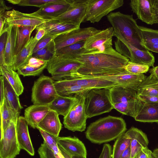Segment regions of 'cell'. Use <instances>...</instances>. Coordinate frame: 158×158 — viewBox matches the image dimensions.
Listing matches in <instances>:
<instances>
[{
    "label": "cell",
    "mask_w": 158,
    "mask_h": 158,
    "mask_svg": "<svg viewBox=\"0 0 158 158\" xmlns=\"http://www.w3.org/2000/svg\"><path fill=\"white\" fill-rule=\"evenodd\" d=\"M47 62V61L42 60L35 57L32 56L29 60L27 64L29 65L40 67L43 65Z\"/></svg>",
    "instance_id": "c3c4849f"
},
{
    "label": "cell",
    "mask_w": 158,
    "mask_h": 158,
    "mask_svg": "<svg viewBox=\"0 0 158 158\" xmlns=\"http://www.w3.org/2000/svg\"><path fill=\"white\" fill-rule=\"evenodd\" d=\"M56 54L53 40L45 47L33 53L32 57L48 61Z\"/></svg>",
    "instance_id": "74e56055"
},
{
    "label": "cell",
    "mask_w": 158,
    "mask_h": 158,
    "mask_svg": "<svg viewBox=\"0 0 158 158\" xmlns=\"http://www.w3.org/2000/svg\"><path fill=\"white\" fill-rule=\"evenodd\" d=\"M72 158H86V156H72Z\"/></svg>",
    "instance_id": "680465c9"
},
{
    "label": "cell",
    "mask_w": 158,
    "mask_h": 158,
    "mask_svg": "<svg viewBox=\"0 0 158 158\" xmlns=\"http://www.w3.org/2000/svg\"><path fill=\"white\" fill-rule=\"evenodd\" d=\"M1 113L0 139L3 136V132L9 125L11 121L16 123L19 116L20 112H18L10 107L5 99L0 105Z\"/></svg>",
    "instance_id": "f1b7e54d"
},
{
    "label": "cell",
    "mask_w": 158,
    "mask_h": 158,
    "mask_svg": "<svg viewBox=\"0 0 158 158\" xmlns=\"http://www.w3.org/2000/svg\"><path fill=\"white\" fill-rule=\"evenodd\" d=\"M38 41L33 36L19 54L15 57L11 67L15 71L27 64L32 56L34 49Z\"/></svg>",
    "instance_id": "83f0119b"
},
{
    "label": "cell",
    "mask_w": 158,
    "mask_h": 158,
    "mask_svg": "<svg viewBox=\"0 0 158 158\" xmlns=\"http://www.w3.org/2000/svg\"><path fill=\"white\" fill-rule=\"evenodd\" d=\"M125 133L131 140V158H133L143 148H148L149 142L148 137L141 130L131 127Z\"/></svg>",
    "instance_id": "44dd1931"
},
{
    "label": "cell",
    "mask_w": 158,
    "mask_h": 158,
    "mask_svg": "<svg viewBox=\"0 0 158 158\" xmlns=\"http://www.w3.org/2000/svg\"><path fill=\"white\" fill-rule=\"evenodd\" d=\"M0 105L2 104L4 99L3 79L2 75L0 77Z\"/></svg>",
    "instance_id": "f907efd6"
},
{
    "label": "cell",
    "mask_w": 158,
    "mask_h": 158,
    "mask_svg": "<svg viewBox=\"0 0 158 158\" xmlns=\"http://www.w3.org/2000/svg\"><path fill=\"white\" fill-rule=\"evenodd\" d=\"M57 0H7L9 3L21 6H34L40 8Z\"/></svg>",
    "instance_id": "ab89813d"
},
{
    "label": "cell",
    "mask_w": 158,
    "mask_h": 158,
    "mask_svg": "<svg viewBox=\"0 0 158 158\" xmlns=\"http://www.w3.org/2000/svg\"><path fill=\"white\" fill-rule=\"evenodd\" d=\"M59 115L56 112L50 110L38 124L36 128L55 136H59L62 127Z\"/></svg>",
    "instance_id": "7402d4cb"
},
{
    "label": "cell",
    "mask_w": 158,
    "mask_h": 158,
    "mask_svg": "<svg viewBox=\"0 0 158 158\" xmlns=\"http://www.w3.org/2000/svg\"><path fill=\"white\" fill-rule=\"evenodd\" d=\"M38 152L40 158H56L44 141L39 148Z\"/></svg>",
    "instance_id": "ee69618b"
},
{
    "label": "cell",
    "mask_w": 158,
    "mask_h": 158,
    "mask_svg": "<svg viewBox=\"0 0 158 158\" xmlns=\"http://www.w3.org/2000/svg\"><path fill=\"white\" fill-rule=\"evenodd\" d=\"M73 0H57L55 2L46 4L37 11L30 14L48 21L64 13Z\"/></svg>",
    "instance_id": "9a60e30c"
},
{
    "label": "cell",
    "mask_w": 158,
    "mask_h": 158,
    "mask_svg": "<svg viewBox=\"0 0 158 158\" xmlns=\"http://www.w3.org/2000/svg\"><path fill=\"white\" fill-rule=\"evenodd\" d=\"M37 27L44 28L47 35H58L80 27L69 22L53 20L47 21Z\"/></svg>",
    "instance_id": "cb8c5ba5"
},
{
    "label": "cell",
    "mask_w": 158,
    "mask_h": 158,
    "mask_svg": "<svg viewBox=\"0 0 158 158\" xmlns=\"http://www.w3.org/2000/svg\"><path fill=\"white\" fill-rule=\"evenodd\" d=\"M83 63L78 74L89 76L116 74L127 72L125 67L129 60L115 49L108 53H85L75 58Z\"/></svg>",
    "instance_id": "6da1fadb"
},
{
    "label": "cell",
    "mask_w": 158,
    "mask_h": 158,
    "mask_svg": "<svg viewBox=\"0 0 158 158\" xmlns=\"http://www.w3.org/2000/svg\"><path fill=\"white\" fill-rule=\"evenodd\" d=\"M138 98L143 103L158 102V97L137 95Z\"/></svg>",
    "instance_id": "bcb514c9"
},
{
    "label": "cell",
    "mask_w": 158,
    "mask_h": 158,
    "mask_svg": "<svg viewBox=\"0 0 158 158\" xmlns=\"http://www.w3.org/2000/svg\"><path fill=\"white\" fill-rule=\"evenodd\" d=\"M139 27L142 34L143 46L145 44L158 43V30L139 26Z\"/></svg>",
    "instance_id": "f35d334b"
},
{
    "label": "cell",
    "mask_w": 158,
    "mask_h": 158,
    "mask_svg": "<svg viewBox=\"0 0 158 158\" xmlns=\"http://www.w3.org/2000/svg\"><path fill=\"white\" fill-rule=\"evenodd\" d=\"M89 90L74 95L76 100L67 115L64 118L63 124L68 130L80 132L85 130L88 118L85 113V102Z\"/></svg>",
    "instance_id": "8992f818"
},
{
    "label": "cell",
    "mask_w": 158,
    "mask_h": 158,
    "mask_svg": "<svg viewBox=\"0 0 158 158\" xmlns=\"http://www.w3.org/2000/svg\"><path fill=\"white\" fill-rule=\"evenodd\" d=\"M58 146L60 149V150L64 158H72V157L70 155H69V154L67 153L61 147H60L59 146Z\"/></svg>",
    "instance_id": "11a10c76"
},
{
    "label": "cell",
    "mask_w": 158,
    "mask_h": 158,
    "mask_svg": "<svg viewBox=\"0 0 158 158\" xmlns=\"http://www.w3.org/2000/svg\"><path fill=\"white\" fill-rule=\"evenodd\" d=\"M114 35V29L111 27L89 37L85 41V53H108L114 51L112 47Z\"/></svg>",
    "instance_id": "30bf717a"
},
{
    "label": "cell",
    "mask_w": 158,
    "mask_h": 158,
    "mask_svg": "<svg viewBox=\"0 0 158 158\" xmlns=\"http://www.w3.org/2000/svg\"><path fill=\"white\" fill-rule=\"evenodd\" d=\"M126 130V123L123 118L109 115L91 123L85 134L92 143L100 144L117 139Z\"/></svg>",
    "instance_id": "7a4b0ae2"
},
{
    "label": "cell",
    "mask_w": 158,
    "mask_h": 158,
    "mask_svg": "<svg viewBox=\"0 0 158 158\" xmlns=\"http://www.w3.org/2000/svg\"><path fill=\"white\" fill-rule=\"evenodd\" d=\"M149 67L143 64L129 61L125 67V70L128 73L134 74H142L147 73Z\"/></svg>",
    "instance_id": "60d3db41"
},
{
    "label": "cell",
    "mask_w": 158,
    "mask_h": 158,
    "mask_svg": "<svg viewBox=\"0 0 158 158\" xmlns=\"http://www.w3.org/2000/svg\"><path fill=\"white\" fill-rule=\"evenodd\" d=\"M47 65V62L40 67L29 65L27 64L18 68L17 73L24 77L37 76L40 75L46 68Z\"/></svg>",
    "instance_id": "8d00e7d4"
},
{
    "label": "cell",
    "mask_w": 158,
    "mask_h": 158,
    "mask_svg": "<svg viewBox=\"0 0 158 158\" xmlns=\"http://www.w3.org/2000/svg\"><path fill=\"white\" fill-rule=\"evenodd\" d=\"M154 24H158V0H152Z\"/></svg>",
    "instance_id": "681fc988"
},
{
    "label": "cell",
    "mask_w": 158,
    "mask_h": 158,
    "mask_svg": "<svg viewBox=\"0 0 158 158\" xmlns=\"http://www.w3.org/2000/svg\"><path fill=\"white\" fill-rule=\"evenodd\" d=\"M8 25L5 27L0 34V66L5 65V49L8 36Z\"/></svg>",
    "instance_id": "b9f144b4"
},
{
    "label": "cell",
    "mask_w": 158,
    "mask_h": 158,
    "mask_svg": "<svg viewBox=\"0 0 158 158\" xmlns=\"http://www.w3.org/2000/svg\"><path fill=\"white\" fill-rule=\"evenodd\" d=\"M76 98L74 96H62L58 95L48 105L51 110L56 112L59 115L65 117L68 114Z\"/></svg>",
    "instance_id": "4316f807"
},
{
    "label": "cell",
    "mask_w": 158,
    "mask_h": 158,
    "mask_svg": "<svg viewBox=\"0 0 158 158\" xmlns=\"http://www.w3.org/2000/svg\"><path fill=\"white\" fill-rule=\"evenodd\" d=\"M37 27L19 26L17 43L15 51V58L29 41L31 38V34Z\"/></svg>",
    "instance_id": "d6a6232c"
},
{
    "label": "cell",
    "mask_w": 158,
    "mask_h": 158,
    "mask_svg": "<svg viewBox=\"0 0 158 158\" xmlns=\"http://www.w3.org/2000/svg\"><path fill=\"white\" fill-rule=\"evenodd\" d=\"M100 30L92 27H80L60 34L53 40L56 52L63 48L85 40Z\"/></svg>",
    "instance_id": "4fadbf2b"
},
{
    "label": "cell",
    "mask_w": 158,
    "mask_h": 158,
    "mask_svg": "<svg viewBox=\"0 0 158 158\" xmlns=\"http://www.w3.org/2000/svg\"><path fill=\"white\" fill-rule=\"evenodd\" d=\"M85 41V40L80 41L63 48L56 52V55L75 58L86 52V50L84 47Z\"/></svg>",
    "instance_id": "836d02e7"
},
{
    "label": "cell",
    "mask_w": 158,
    "mask_h": 158,
    "mask_svg": "<svg viewBox=\"0 0 158 158\" xmlns=\"http://www.w3.org/2000/svg\"><path fill=\"white\" fill-rule=\"evenodd\" d=\"M0 74L6 78L19 96L23 93L24 87L19 74L11 66L5 65L0 66Z\"/></svg>",
    "instance_id": "4dcf8cb0"
},
{
    "label": "cell",
    "mask_w": 158,
    "mask_h": 158,
    "mask_svg": "<svg viewBox=\"0 0 158 158\" xmlns=\"http://www.w3.org/2000/svg\"><path fill=\"white\" fill-rule=\"evenodd\" d=\"M6 24L18 26H37L47 21L40 18L13 9L6 11L5 14Z\"/></svg>",
    "instance_id": "2e32d148"
},
{
    "label": "cell",
    "mask_w": 158,
    "mask_h": 158,
    "mask_svg": "<svg viewBox=\"0 0 158 158\" xmlns=\"http://www.w3.org/2000/svg\"><path fill=\"white\" fill-rule=\"evenodd\" d=\"M52 78L43 75L34 83L31 100L33 104L48 105L58 95Z\"/></svg>",
    "instance_id": "9c48e42d"
},
{
    "label": "cell",
    "mask_w": 158,
    "mask_h": 158,
    "mask_svg": "<svg viewBox=\"0 0 158 158\" xmlns=\"http://www.w3.org/2000/svg\"><path fill=\"white\" fill-rule=\"evenodd\" d=\"M116 38L114 42L116 50L130 61L154 67L155 57L149 51H142L133 46L118 34L114 33Z\"/></svg>",
    "instance_id": "ba28073f"
},
{
    "label": "cell",
    "mask_w": 158,
    "mask_h": 158,
    "mask_svg": "<svg viewBox=\"0 0 158 158\" xmlns=\"http://www.w3.org/2000/svg\"><path fill=\"white\" fill-rule=\"evenodd\" d=\"M2 76L3 79L4 98L10 107L17 111L20 112L23 107L20 104L19 96L6 78Z\"/></svg>",
    "instance_id": "1f68e13d"
},
{
    "label": "cell",
    "mask_w": 158,
    "mask_h": 158,
    "mask_svg": "<svg viewBox=\"0 0 158 158\" xmlns=\"http://www.w3.org/2000/svg\"><path fill=\"white\" fill-rule=\"evenodd\" d=\"M93 77L110 81L118 84V85L122 87L137 91L138 87L145 79L146 76L143 74H132L127 71L118 74Z\"/></svg>",
    "instance_id": "e0dca14e"
},
{
    "label": "cell",
    "mask_w": 158,
    "mask_h": 158,
    "mask_svg": "<svg viewBox=\"0 0 158 158\" xmlns=\"http://www.w3.org/2000/svg\"><path fill=\"white\" fill-rule=\"evenodd\" d=\"M50 110L48 105L33 104L25 109L24 117L28 125L35 129Z\"/></svg>",
    "instance_id": "603a6c76"
},
{
    "label": "cell",
    "mask_w": 158,
    "mask_h": 158,
    "mask_svg": "<svg viewBox=\"0 0 158 158\" xmlns=\"http://www.w3.org/2000/svg\"><path fill=\"white\" fill-rule=\"evenodd\" d=\"M129 5L139 19L148 24H154L152 0H131Z\"/></svg>",
    "instance_id": "ac0fdd59"
},
{
    "label": "cell",
    "mask_w": 158,
    "mask_h": 158,
    "mask_svg": "<svg viewBox=\"0 0 158 158\" xmlns=\"http://www.w3.org/2000/svg\"><path fill=\"white\" fill-rule=\"evenodd\" d=\"M114 33L121 36L131 45L142 51L148 50L143 46L141 33L132 15L119 11L111 12L107 16Z\"/></svg>",
    "instance_id": "3957f363"
},
{
    "label": "cell",
    "mask_w": 158,
    "mask_h": 158,
    "mask_svg": "<svg viewBox=\"0 0 158 158\" xmlns=\"http://www.w3.org/2000/svg\"><path fill=\"white\" fill-rule=\"evenodd\" d=\"M110 89L93 88L89 90L85 102V113L88 118L108 112L114 109Z\"/></svg>",
    "instance_id": "5b68a950"
},
{
    "label": "cell",
    "mask_w": 158,
    "mask_h": 158,
    "mask_svg": "<svg viewBox=\"0 0 158 158\" xmlns=\"http://www.w3.org/2000/svg\"><path fill=\"white\" fill-rule=\"evenodd\" d=\"M58 145L71 157L86 156L87 152L84 144L78 138L74 137H59L56 138Z\"/></svg>",
    "instance_id": "d6986e66"
},
{
    "label": "cell",
    "mask_w": 158,
    "mask_h": 158,
    "mask_svg": "<svg viewBox=\"0 0 158 158\" xmlns=\"http://www.w3.org/2000/svg\"><path fill=\"white\" fill-rule=\"evenodd\" d=\"M17 123L12 121L3 132L0 140V158H15L19 154L20 148L17 137Z\"/></svg>",
    "instance_id": "7c38bea8"
},
{
    "label": "cell",
    "mask_w": 158,
    "mask_h": 158,
    "mask_svg": "<svg viewBox=\"0 0 158 158\" xmlns=\"http://www.w3.org/2000/svg\"><path fill=\"white\" fill-rule=\"evenodd\" d=\"M87 8L85 20L98 23L104 16L121 7L123 0H87Z\"/></svg>",
    "instance_id": "8fae6325"
},
{
    "label": "cell",
    "mask_w": 158,
    "mask_h": 158,
    "mask_svg": "<svg viewBox=\"0 0 158 158\" xmlns=\"http://www.w3.org/2000/svg\"><path fill=\"white\" fill-rule=\"evenodd\" d=\"M112 151L111 146L109 144L105 143L98 158H112Z\"/></svg>",
    "instance_id": "f6af8a7d"
},
{
    "label": "cell",
    "mask_w": 158,
    "mask_h": 158,
    "mask_svg": "<svg viewBox=\"0 0 158 158\" xmlns=\"http://www.w3.org/2000/svg\"><path fill=\"white\" fill-rule=\"evenodd\" d=\"M150 72V75L146 76L138 87L137 95L158 97V79L153 73Z\"/></svg>",
    "instance_id": "f546056e"
},
{
    "label": "cell",
    "mask_w": 158,
    "mask_h": 158,
    "mask_svg": "<svg viewBox=\"0 0 158 158\" xmlns=\"http://www.w3.org/2000/svg\"><path fill=\"white\" fill-rule=\"evenodd\" d=\"M150 72L153 73L158 79V66L153 67L151 69Z\"/></svg>",
    "instance_id": "9f6ffc18"
},
{
    "label": "cell",
    "mask_w": 158,
    "mask_h": 158,
    "mask_svg": "<svg viewBox=\"0 0 158 158\" xmlns=\"http://www.w3.org/2000/svg\"><path fill=\"white\" fill-rule=\"evenodd\" d=\"M110 92L114 108L135 118L143 104L138 98L137 92L118 85L110 88Z\"/></svg>",
    "instance_id": "277c9868"
},
{
    "label": "cell",
    "mask_w": 158,
    "mask_h": 158,
    "mask_svg": "<svg viewBox=\"0 0 158 158\" xmlns=\"http://www.w3.org/2000/svg\"><path fill=\"white\" fill-rule=\"evenodd\" d=\"M133 158H153L152 152L148 148H143Z\"/></svg>",
    "instance_id": "7dc6e473"
},
{
    "label": "cell",
    "mask_w": 158,
    "mask_h": 158,
    "mask_svg": "<svg viewBox=\"0 0 158 158\" xmlns=\"http://www.w3.org/2000/svg\"><path fill=\"white\" fill-rule=\"evenodd\" d=\"M152 152L153 158H158V148L154 149Z\"/></svg>",
    "instance_id": "6f0895ef"
},
{
    "label": "cell",
    "mask_w": 158,
    "mask_h": 158,
    "mask_svg": "<svg viewBox=\"0 0 158 158\" xmlns=\"http://www.w3.org/2000/svg\"><path fill=\"white\" fill-rule=\"evenodd\" d=\"M58 35H45L38 42L34 49L33 53L47 46Z\"/></svg>",
    "instance_id": "7bdbcfd3"
},
{
    "label": "cell",
    "mask_w": 158,
    "mask_h": 158,
    "mask_svg": "<svg viewBox=\"0 0 158 158\" xmlns=\"http://www.w3.org/2000/svg\"><path fill=\"white\" fill-rule=\"evenodd\" d=\"M87 8V0H74L64 13L50 20L69 22L80 27L81 23L85 20Z\"/></svg>",
    "instance_id": "5bb4252c"
},
{
    "label": "cell",
    "mask_w": 158,
    "mask_h": 158,
    "mask_svg": "<svg viewBox=\"0 0 158 158\" xmlns=\"http://www.w3.org/2000/svg\"><path fill=\"white\" fill-rule=\"evenodd\" d=\"M144 47L148 51L158 53V43L154 44H145Z\"/></svg>",
    "instance_id": "f5cc1de1"
},
{
    "label": "cell",
    "mask_w": 158,
    "mask_h": 158,
    "mask_svg": "<svg viewBox=\"0 0 158 158\" xmlns=\"http://www.w3.org/2000/svg\"><path fill=\"white\" fill-rule=\"evenodd\" d=\"M36 29L37 30V32L34 37L36 40L39 41L45 35L46 31L42 28L37 27Z\"/></svg>",
    "instance_id": "816d5d0a"
},
{
    "label": "cell",
    "mask_w": 158,
    "mask_h": 158,
    "mask_svg": "<svg viewBox=\"0 0 158 158\" xmlns=\"http://www.w3.org/2000/svg\"><path fill=\"white\" fill-rule=\"evenodd\" d=\"M28 125L24 117L19 116L16 125L17 137L20 149L25 150L30 155L34 156L35 152L29 134Z\"/></svg>",
    "instance_id": "ffe728a7"
},
{
    "label": "cell",
    "mask_w": 158,
    "mask_h": 158,
    "mask_svg": "<svg viewBox=\"0 0 158 158\" xmlns=\"http://www.w3.org/2000/svg\"><path fill=\"white\" fill-rule=\"evenodd\" d=\"M130 139L125 132L118 137L113 146L112 158H119L125 150L130 146Z\"/></svg>",
    "instance_id": "e575fe53"
},
{
    "label": "cell",
    "mask_w": 158,
    "mask_h": 158,
    "mask_svg": "<svg viewBox=\"0 0 158 158\" xmlns=\"http://www.w3.org/2000/svg\"><path fill=\"white\" fill-rule=\"evenodd\" d=\"M83 65V63L75 58L55 55L48 61L46 69L52 79L56 81L69 77Z\"/></svg>",
    "instance_id": "52a82bcc"
},
{
    "label": "cell",
    "mask_w": 158,
    "mask_h": 158,
    "mask_svg": "<svg viewBox=\"0 0 158 158\" xmlns=\"http://www.w3.org/2000/svg\"><path fill=\"white\" fill-rule=\"evenodd\" d=\"M42 137L44 142L48 148L53 152L56 158H64L59 148L56 138L40 129H38Z\"/></svg>",
    "instance_id": "d590c367"
},
{
    "label": "cell",
    "mask_w": 158,
    "mask_h": 158,
    "mask_svg": "<svg viewBox=\"0 0 158 158\" xmlns=\"http://www.w3.org/2000/svg\"><path fill=\"white\" fill-rule=\"evenodd\" d=\"M19 26L12 25L8 27V36L6 44L4 58L5 65L11 66L15 58Z\"/></svg>",
    "instance_id": "d4e9b609"
},
{
    "label": "cell",
    "mask_w": 158,
    "mask_h": 158,
    "mask_svg": "<svg viewBox=\"0 0 158 158\" xmlns=\"http://www.w3.org/2000/svg\"><path fill=\"white\" fill-rule=\"evenodd\" d=\"M119 158H131L130 146L127 148L121 155Z\"/></svg>",
    "instance_id": "db71d44e"
},
{
    "label": "cell",
    "mask_w": 158,
    "mask_h": 158,
    "mask_svg": "<svg viewBox=\"0 0 158 158\" xmlns=\"http://www.w3.org/2000/svg\"><path fill=\"white\" fill-rule=\"evenodd\" d=\"M134 118L140 122L158 123V102L143 103Z\"/></svg>",
    "instance_id": "484cf974"
}]
</instances>
